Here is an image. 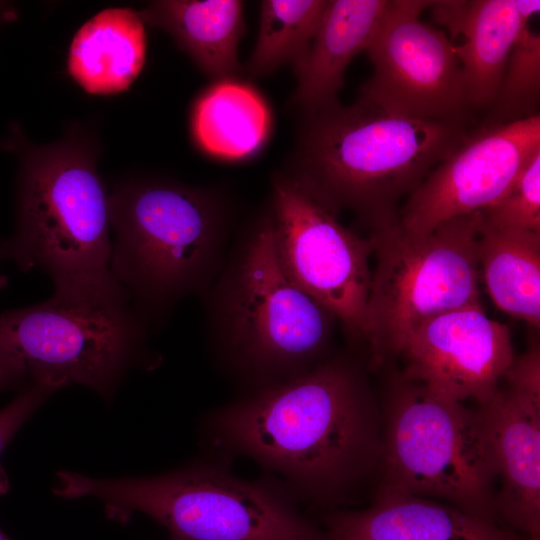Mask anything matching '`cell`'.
I'll use <instances>...</instances> for the list:
<instances>
[{"mask_svg": "<svg viewBox=\"0 0 540 540\" xmlns=\"http://www.w3.org/2000/svg\"><path fill=\"white\" fill-rule=\"evenodd\" d=\"M381 429L379 399L361 364L345 355L254 390L209 420L219 447L254 460L296 499L324 507L349 501L377 477Z\"/></svg>", "mask_w": 540, "mask_h": 540, "instance_id": "1", "label": "cell"}, {"mask_svg": "<svg viewBox=\"0 0 540 540\" xmlns=\"http://www.w3.org/2000/svg\"><path fill=\"white\" fill-rule=\"evenodd\" d=\"M467 136L463 124L410 118L360 97L312 114L292 178L336 215L371 232L399 222L408 197Z\"/></svg>", "mask_w": 540, "mask_h": 540, "instance_id": "2", "label": "cell"}, {"mask_svg": "<svg viewBox=\"0 0 540 540\" xmlns=\"http://www.w3.org/2000/svg\"><path fill=\"white\" fill-rule=\"evenodd\" d=\"M21 156L8 259L23 271L47 273L58 297L130 299L111 273L109 194L92 150L64 139L24 148Z\"/></svg>", "mask_w": 540, "mask_h": 540, "instance_id": "3", "label": "cell"}, {"mask_svg": "<svg viewBox=\"0 0 540 540\" xmlns=\"http://www.w3.org/2000/svg\"><path fill=\"white\" fill-rule=\"evenodd\" d=\"M53 492L98 499L107 517L122 523L145 514L170 540H326L279 481L243 479L213 464L114 479L60 471Z\"/></svg>", "mask_w": 540, "mask_h": 540, "instance_id": "4", "label": "cell"}, {"mask_svg": "<svg viewBox=\"0 0 540 540\" xmlns=\"http://www.w3.org/2000/svg\"><path fill=\"white\" fill-rule=\"evenodd\" d=\"M210 293L217 346L255 390L300 376L329 358L336 318L284 271L271 216L247 236Z\"/></svg>", "mask_w": 540, "mask_h": 540, "instance_id": "5", "label": "cell"}, {"mask_svg": "<svg viewBox=\"0 0 540 540\" xmlns=\"http://www.w3.org/2000/svg\"><path fill=\"white\" fill-rule=\"evenodd\" d=\"M377 490L455 506L498 523L493 450L478 407L404 378L388 380L382 397Z\"/></svg>", "mask_w": 540, "mask_h": 540, "instance_id": "6", "label": "cell"}, {"mask_svg": "<svg viewBox=\"0 0 540 540\" xmlns=\"http://www.w3.org/2000/svg\"><path fill=\"white\" fill-rule=\"evenodd\" d=\"M110 269L143 316L208 287L222 266L224 213L204 191L135 182L109 194Z\"/></svg>", "mask_w": 540, "mask_h": 540, "instance_id": "7", "label": "cell"}, {"mask_svg": "<svg viewBox=\"0 0 540 540\" xmlns=\"http://www.w3.org/2000/svg\"><path fill=\"white\" fill-rule=\"evenodd\" d=\"M481 214L447 220L427 234L399 222L371 232L372 270L365 339L373 368L397 357L407 337L425 321L481 305L477 257Z\"/></svg>", "mask_w": 540, "mask_h": 540, "instance_id": "8", "label": "cell"}, {"mask_svg": "<svg viewBox=\"0 0 540 540\" xmlns=\"http://www.w3.org/2000/svg\"><path fill=\"white\" fill-rule=\"evenodd\" d=\"M129 302L53 295L4 311L0 351L19 362L31 379H48L61 388L81 384L110 399L144 339V316Z\"/></svg>", "mask_w": 540, "mask_h": 540, "instance_id": "9", "label": "cell"}, {"mask_svg": "<svg viewBox=\"0 0 540 540\" xmlns=\"http://www.w3.org/2000/svg\"><path fill=\"white\" fill-rule=\"evenodd\" d=\"M271 220L277 256L291 281L352 338L364 340L372 275L370 237L343 226L289 177L274 184Z\"/></svg>", "mask_w": 540, "mask_h": 540, "instance_id": "10", "label": "cell"}, {"mask_svg": "<svg viewBox=\"0 0 540 540\" xmlns=\"http://www.w3.org/2000/svg\"><path fill=\"white\" fill-rule=\"evenodd\" d=\"M431 1L392 0L366 50L373 66L361 98L402 116L464 124V76L447 34L421 20Z\"/></svg>", "mask_w": 540, "mask_h": 540, "instance_id": "11", "label": "cell"}, {"mask_svg": "<svg viewBox=\"0 0 540 540\" xmlns=\"http://www.w3.org/2000/svg\"><path fill=\"white\" fill-rule=\"evenodd\" d=\"M539 149V114L467 134L407 197L399 224L423 235L447 220L482 211L505 193Z\"/></svg>", "mask_w": 540, "mask_h": 540, "instance_id": "12", "label": "cell"}, {"mask_svg": "<svg viewBox=\"0 0 540 540\" xmlns=\"http://www.w3.org/2000/svg\"><path fill=\"white\" fill-rule=\"evenodd\" d=\"M397 356L403 361L404 378L477 405L493 396L515 358L509 328L489 318L482 305L425 321L407 337Z\"/></svg>", "mask_w": 540, "mask_h": 540, "instance_id": "13", "label": "cell"}, {"mask_svg": "<svg viewBox=\"0 0 540 540\" xmlns=\"http://www.w3.org/2000/svg\"><path fill=\"white\" fill-rule=\"evenodd\" d=\"M493 450L499 519L513 531L540 535V390L506 383L477 406Z\"/></svg>", "mask_w": 540, "mask_h": 540, "instance_id": "14", "label": "cell"}, {"mask_svg": "<svg viewBox=\"0 0 540 540\" xmlns=\"http://www.w3.org/2000/svg\"><path fill=\"white\" fill-rule=\"evenodd\" d=\"M434 19L451 36L470 108L490 107L507 59L522 29L539 12V0L431 1Z\"/></svg>", "mask_w": 540, "mask_h": 540, "instance_id": "15", "label": "cell"}, {"mask_svg": "<svg viewBox=\"0 0 540 540\" xmlns=\"http://www.w3.org/2000/svg\"><path fill=\"white\" fill-rule=\"evenodd\" d=\"M326 540H525L498 523L433 499L376 492L361 510L330 513Z\"/></svg>", "mask_w": 540, "mask_h": 540, "instance_id": "16", "label": "cell"}, {"mask_svg": "<svg viewBox=\"0 0 540 540\" xmlns=\"http://www.w3.org/2000/svg\"><path fill=\"white\" fill-rule=\"evenodd\" d=\"M391 0L328 1L304 59L294 102L315 114L338 103L348 64L372 42Z\"/></svg>", "mask_w": 540, "mask_h": 540, "instance_id": "17", "label": "cell"}, {"mask_svg": "<svg viewBox=\"0 0 540 540\" xmlns=\"http://www.w3.org/2000/svg\"><path fill=\"white\" fill-rule=\"evenodd\" d=\"M145 55L146 34L139 13L109 8L89 19L75 34L68 71L88 93L116 94L137 78Z\"/></svg>", "mask_w": 540, "mask_h": 540, "instance_id": "18", "label": "cell"}, {"mask_svg": "<svg viewBox=\"0 0 540 540\" xmlns=\"http://www.w3.org/2000/svg\"><path fill=\"white\" fill-rule=\"evenodd\" d=\"M243 5L236 0L155 1L139 13L168 32L209 75L225 77L238 67Z\"/></svg>", "mask_w": 540, "mask_h": 540, "instance_id": "19", "label": "cell"}, {"mask_svg": "<svg viewBox=\"0 0 540 540\" xmlns=\"http://www.w3.org/2000/svg\"><path fill=\"white\" fill-rule=\"evenodd\" d=\"M479 269L493 303L534 328L540 325V233L480 229Z\"/></svg>", "mask_w": 540, "mask_h": 540, "instance_id": "20", "label": "cell"}, {"mask_svg": "<svg viewBox=\"0 0 540 540\" xmlns=\"http://www.w3.org/2000/svg\"><path fill=\"white\" fill-rule=\"evenodd\" d=\"M271 124L263 98L250 86L222 81L198 101L193 130L200 146L224 159L255 153L266 140Z\"/></svg>", "mask_w": 540, "mask_h": 540, "instance_id": "21", "label": "cell"}, {"mask_svg": "<svg viewBox=\"0 0 540 540\" xmlns=\"http://www.w3.org/2000/svg\"><path fill=\"white\" fill-rule=\"evenodd\" d=\"M328 1L266 0L261 2L259 34L247 69L254 76L281 65L299 64L306 56Z\"/></svg>", "mask_w": 540, "mask_h": 540, "instance_id": "22", "label": "cell"}, {"mask_svg": "<svg viewBox=\"0 0 540 540\" xmlns=\"http://www.w3.org/2000/svg\"><path fill=\"white\" fill-rule=\"evenodd\" d=\"M540 99V36L527 24L506 62L491 104L493 123H506L538 115Z\"/></svg>", "mask_w": 540, "mask_h": 540, "instance_id": "23", "label": "cell"}, {"mask_svg": "<svg viewBox=\"0 0 540 540\" xmlns=\"http://www.w3.org/2000/svg\"><path fill=\"white\" fill-rule=\"evenodd\" d=\"M481 229H518L540 233V149L505 193L479 211Z\"/></svg>", "mask_w": 540, "mask_h": 540, "instance_id": "24", "label": "cell"}, {"mask_svg": "<svg viewBox=\"0 0 540 540\" xmlns=\"http://www.w3.org/2000/svg\"><path fill=\"white\" fill-rule=\"evenodd\" d=\"M59 388L61 387L48 379H31L24 390L0 409V458L22 425L44 400ZM7 486V479L0 465V492H4Z\"/></svg>", "mask_w": 540, "mask_h": 540, "instance_id": "25", "label": "cell"}, {"mask_svg": "<svg viewBox=\"0 0 540 540\" xmlns=\"http://www.w3.org/2000/svg\"><path fill=\"white\" fill-rule=\"evenodd\" d=\"M28 374L14 358L0 351V391L14 386Z\"/></svg>", "mask_w": 540, "mask_h": 540, "instance_id": "26", "label": "cell"}, {"mask_svg": "<svg viewBox=\"0 0 540 540\" xmlns=\"http://www.w3.org/2000/svg\"><path fill=\"white\" fill-rule=\"evenodd\" d=\"M1 259H8L7 240L6 241L0 240V260Z\"/></svg>", "mask_w": 540, "mask_h": 540, "instance_id": "27", "label": "cell"}, {"mask_svg": "<svg viewBox=\"0 0 540 540\" xmlns=\"http://www.w3.org/2000/svg\"><path fill=\"white\" fill-rule=\"evenodd\" d=\"M7 284L6 276L0 275V290H2Z\"/></svg>", "mask_w": 540, "mask_h": 540, "instance_id": "28", "label": "cell"}, {"mask_svg": "<svg viewBox=\"0 0 540 540\" xmlns=\"http://www.w3.org/2000/svg\"><path fill=\"white\" fill-rule=\"evenodd\" d=\"M0 540H12V539H10L0 528Z\"/></svg>", "mask_w": 540, "mask_h": 540, "instance_id": "29", "label": "cell"}, {"mask_svg": "<svg viewBox=\"0 0 540 540\" xmlns=\"http://www.w3.org/2000/svg\"><path fill=\"white\" fill-rule=\"evenodd\" d=\"M525 540H540V535L539 536L527 537Z\"/></svg>", "mask_w": 540, "mask_h": 540, "instance_id": "30", "label": "cell"}, {"mask_svg": "<svg viewBox=\"0 0 540 540\" xmlns=\"http://www.w3.org/2000/svg\"><path fill=\"white\" fill-rule=\"evenodd\" d=\"M3 8H4V6L2 5V3H0V20L2 18V14H3Z\"/></svg>", "mask_w": 540, "mask_h": 540, "instance_id": "31", "label": "cell"}]
</instances>
